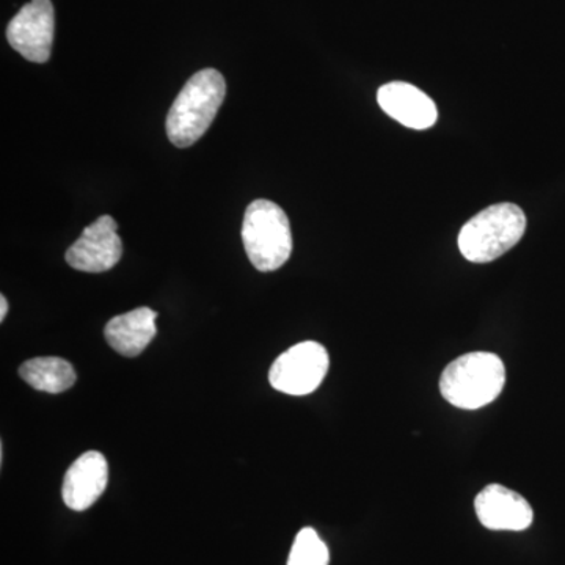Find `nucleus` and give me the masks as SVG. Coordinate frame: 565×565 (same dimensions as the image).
Returning a JSON list of instances; mask_svg holds the SVG:
<instances>
[{
  "label": "nucleus",
  "mask_w": 565,
  "mask_h": 565,
  "mask_svg": "<svg viewBox=\"0 0 565 565\" xmlns=\"http://www.w3.org/2000/svg\"><path fill=\"white\" fill-rule=\"evenodd\" d=\"M225 95V79L217 70L193 74L167 115V136L174 147L188 148L202 139L217 117Z\"/></svg>",
  "instance_id": "nucleus-1"
},
{
  "label": "nucleus",
  "mask_w": 565,
  "mask_h": 565,
  "mask_svg": "<svg viewBox=\"0 0 565 565\" xmlns=\"http://www.w3.org/2000/svg\"><path fill=\"white\" fill-rule=\"evenodd\" d=\"M505 384V367L490 352H470L445 367L440 379L441 396L462 411H478L492 404Z\"/></svg>",
  "instance_id": "nucleus-2"
},
{
  "label": "nucleus",
  "mask_w": 565,
  "mask_h": 565,
  "mask_svg": "<svg viewBox=\"0 0 565 565\" xmlns=\"http://www.w3.org/2000/svg\"><path fill=\"white\" fill-rule=\"evenodd\" d=\"M525 232L526 215L522 207L514 203L493 204L465 223L457 244L468 262L492 263L514 248Z\"/></svg>",
  "instance_id": "nucleus-3"
},
{
  "label": "nucleus",
  "mask_w": 565,
  "mask_h": 565,
  "mask_svg": "<svg viewBox=\"0 0 565 565\" xmlns=\"http://www.w3.org/2000/svg\"><path fill=\"white\" fill-rule=\"evenodd\" d=\"M243 243L248 259L259 273L280 269L292 253L288 215L277 203L255 200L245 211Z\"/></svg>",
  "instance_id": "nucleus-4"
},
{
  "label": "nucleus",
  "mask_w": 565,
  "mask_h": 565,
  "mask_svg": "<svg viewBox=\"0 0 565 565\" xmlns=\"http://www.w3.org/2000/svg\"><path fill=\"white\" fill-rule=\"evenodd\" d=\"M329 364V353L322 344L305 341L292 345L275 360L270 367L269 382L277 392L307 396L322 384Z\"/></svg>",
  "instance_id": "nucleus-5"
},
{
  "label": "nucleus",
  "mask_w": 565,
  "mask_h": 565,
  "mask_svg": "<svg viewBox=\"0 0 565 565\" xmlns=\"http://www.w3.org/2000/svg\"><path fill=\"white\" fill-rule=\"evenodd\" d=\"M55 14L51 0H31L10 21L7 40L25 61L46 63L54 44Z\"/></svg>",
  "instance_id": "nucleus-6"
},
{
  "label": "nucleus",
  "mask_w": 565,
  "mask_h": 565,
  "mask_svg": "<svg viewBox=\"0 0 565 565\" xmlns=\"http://www.w3.org/2000/svg\"><path fill=\"white\" fill-rule=\"evenodd\" d=\"M121 255L118 223L110 215H102L71 245L66 252V263L81 273L102 274L117 266Z\"/></svg>",
  "instance_id": "nucleus-7"
},
{
  "label": "nucleus",
  "mask_w": 565,
  "mask_h": 565,
  "mask_svg": "<svg viewBox=\"0 0 565 565\" xmlns=\"http://www.w3.org/2000/svg\"><path fill=\"white\" fill-rule=\"evenodd\" d=\"M475 509L481 525L492 531H525L534 520L533 508L525 498L500 484L482 489Z\"/></svg>",
  "instance_id": "nucleus-8"
},
{
  "label": "nucleus",
  "mask_w": 565,
  "mask_h": 565,
  "mask_svg": "<svg viewBox=\"0 0 565 565\" xmlns=\"http://www.w3.org/2000/svg\"><path fill=\"white\" fill-rule=\"evenodd\" d=\"M109 484V465L98 451H88L76 460L63 479L62 497L71 511L90 509Z\"/></svg>",
  "instance_id": "nucleus-9"
},
{
  "label": "nucleus",
  "mask_w": 565,
  "mask_h": 565,
  "mask_svg": "<svg viewBox=\"0 0 565 565\" xmlns=\"http://www.w3.org/2000/svg\"><path fill=\"white\" fill-rule=\"evenodd\" d=\"M377 102L386 115L405 128L423 131L433 128L438 120L437 106L433 99L407 82L382 85L379 88Z\"/></svg>",
  "instance_id": "nucleus-10"
},
{
  "label": "nucleus",
  "mask_w": 565,
  "mask_h": 565,
  "mask_svg": "<svg viewBox=\"0 0 565 565\" xmlns=\"http://www.w3.org/2000/svg\"><path fill=\"white\" fill-rule=\"evenodd\" d=\"M156 319H158V313L147 307L115 316L107 322L106 330H104L107 343L121 355H140L158 333Z\"/></svg>",
  "instance_id": "nucleus-11"
},
{
  "label": "nucleus",
  "mask_w": 565,
  "mask_h": 565,
  "mask_svg": "<svg viewBox=\"0 0 565 565\" xmlns=\"http://www.w3.org/2000/svg\"><path fill=\"white\" fill-rule=\"evenodd\" d=\"M20 375L39 392L58 394L76 384L73 364L58 356H40L28 360L20 367Z\"/></svg>",
  "instance_id": "nucleus-12"
},
{
  "label": "nucleus",
  "mask_w": 565,
  "mask_h": 565,
  "mask_svg": "<svg viewBox=\"0 0 565 565\" xmlns=\"http://www.w3.org/2000/svg\"><path fill=\"white\" fill-rule=\"evenodd\" d=\"M330 553L313 527H303L296 535L288 565H329Z\"/></svg>",
  "instance_id": "nucleus-13"
},
{
  "label": "nucleus",
  "mask_w": 565,
  "mask_h": 565,
  "mask_svg": "<svg viewBox=\"0 0 565 565\" xmlns=\"http://www.w3.org/2000/svg\"><path fill=\"white\" fill-rule=\"evenodd\" d=\"M7 313H9V302H7L6 296L0 297V321L6 319Z\"/></svg>",
  "instance_id": "nucleus-14"
}]
</instances>
